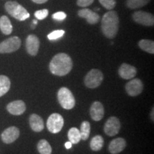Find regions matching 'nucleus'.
<instances>
[{"mask_svg":"<svg viewBox=\"0 0 154 154\" xmlns=\"http://www.w3.org/2000/svg\"><path fill=\"white\" fill-rule=\"evenodd\" d=\"M73 67L72 58L64 53H59L52 58L49 63L51 74L63 76L68 74Z\"/></svg>","mask_w":154,"mask_h":154,"instance_id":"nucleus-1","label":"nucleus"},{"mask_svg":"<svg viewBox=\"0 0 154 154\" xmlns=\"http://www.w3.org/2000/svg\"><path fill=\"white\" fill-rule=\"evenodd\" d=\"M119 16L114 11H108L101 19V29L106 37L113 38L119 29Z\"/></svg>","mask_w":154,"mask_h":154,"instance_id":"nucleus-2","label":"nucleus"},{"mask_svg":"<svg viewBox=\"0 0 154 154\" xmlns=\"http://www.w3.org/2000/svg\"><path fill=\"white\" fill-rule=\"evenodd\" d=\"M5 7L9 15L19 21H24L30 17L27 10L17 2H7Z\"/></svg>","mask_w":154,"mask_h":154,"instance_id":"nucleus-3","label":"nucleus"},{"mask_svg":"<svg viewBox=\"0 0 154 154\" xmlns=\"http://www.w3.org/2000/svg\"><path fill=\"white\" fill-rule=\"evenodd\" d=\"M58 101L60 105L66 110H70L74 107L76 101L72 91L66 87H62L59 90L57 94Z\"/></svg>","mask_w":154,"mask_h":154,"instance_id":"nucleus-4","label":"nucleus"},{"mask_svg":"<svg viewBox=\"0 0 154 154\" xmlns=\"http://www.w3.org/2000/svg\"><path fill=\"white\" fill-rule=\"evenodd\" d=\"M103 80V75L99 69H94L86 74L84 79V84L86 87L96 88L101 85Z\"/></svg>","mask_w":154,"mask_h":154,"instance_id":"nucleus-5","label":"nucleus"},{"mask_svg":"<svg viewBox=\"0 0 154 154\" xmlns=\"http://www.w3.org/2000/svg\"><path fill=\"white\" fill-rule=\"evenodd\" d=\"M21 39L18 36H12L0 43V54H9L16 51L21 47Z\"/></svg>","mask_w":154,"mask_h":154,"instance_id":"nucleus-6","label":"nucleus"},{"mask_svg":"<svg viewBox=\"0 0 154 154\" xmlns=\"http://www.w3.org/2000/svg\"><path fill=\"white\" fill-rule=\"evenodd\" d=\"M63 124L64 121L62 116L57 113H52L47 119V129L52 134H57L62 129Z\"/></svg>","mask_w":154,"mask_h":154,"instance_id":"nucleus-7","label":"nucleus"},{"mask_svg":"<svg viewBox=\"0 0 154 154\" xmlns=\"http://www.w3.org/2000/svg\"><path fill=\"white\" fill-rule=\"evenodd\" d=\"M121 128L120 121L115 116H111L106 122L104 125V132L109 136H114L119 134Z\"/></svg>","mask_w":154,"mask_h":154,"instance_id":"nucleus-8","label":"nucleus"},{"mask_svg":"<svg viewBox=\"0 0 154 154\" xmlns=\"http://www.w3.org/2000/svg\"><path fill=\"white\" fill-rule=\"evenodd\" d=\"M133 19L138 24L144 25V26H153L154 24L153 15L146 11H136L133 14Z\"/></svg>","mask_w":154,"mask_h":154,"instance_id":"nucleus-9","label":"nucleus"},{"mask_svg":"<svg viewBox=\"0 0 154 154\" xmlns=\"http://www.w3.org/2000/svg\"><path fill=\"white\" fill-rule=\"evenodd\" d=\"M143 84L139 79H134L126 84V93L131 96H136L141 94Z\"/></svg>","mask_w":154,"mask_h":154,"instance_id":"nucleus-10","label":"nucleus"},{"mask_svg":"<svg viewBox=\"0 0 154 154\" xmlns=\"http://www.w3.org/2000/svg\"><path fill=\"white\" fill-rule=\"evenodd\" d=\"M19 130L16 126H11L7 128L2 132L1 138L5 143L9 144L13 143L19 136Z\"/></svg>","mask_w":154,"mask_h":154,"instance_id":"nucleus-11","label":"nucleus"},{"mask_svg":"<svg viewBox=\"0 0 154 154\" xmlns=\"http://www.w3.org/2000/svg\"><path fill=\"white\" fill-rule=\"evenodd\" d=\"M40 42L38 38L34 34H30L26 39V49L29 54L36 56L39 49Z\"/></svg>","mask_w":154,"mask_h":154,"instance_id":"nucleus-12","label":"nucleus"},{"mask_svg":"<svg viewBox=\"0 0 154 154\" xmlns=\"http://www.w3.org/2000/svg\"><path fill=\"white\" fill-rule=\"evenodd\" d=\"M7 111L14 116L22 115L26 111V104L22 100H17L9 103L7 106Z\"/></svg>","mask_w":154,"mask_h":154,"instance_id":"nucleus-13","label":"nucleus"},{"mask_svg":"<svg viewBox=\"0 0 154 154\" xmlns=\"http://www.w3.org/2000/svg\"><path fill=\"white\" fill-rule=\"evenodd\" d=\"M118 72L119 76L124 79H131L134 78L137 71H136V67L128 64V63H124L119 67Z\"/></svg>","mask_w":154,"mask_h":154,"instance_id":"nucleus-14","label":"nucleus"},{"mask_svg":"<svg viewBox=\"0 0 154 154\" xmlns=\"http://www.w3.org/2000/svg\"><path fill=\"white\" fill-rule=\"evenodd\" d=\"M90 114L91 119L95 121L101 120L104 116V108L99 101H95L90 108Z\"/></svg>","mask_w":154,"mask_h":154,"instance_id":"nucleus-15","label":"nucleus"},{"mask_svg":"<svg viewBox=\"0 0 154 154\" xmlns=\"http://www.w3.org/2000/svg\"><path fill=\"white\" fill-rule=\"evenodd\" d=\"M126 142L124 138H117L111 140L109 146V151L111 154H118L124 150Z\"/></svg>","mask_w":154,"mask_h":154,"instance_id":"nucleus-16","label":"nucleus"},{"mask_svg":"<svg viewBox=\"0 0 154 154\" xmlns=\"http://www.w3.org/2000/svg\"><path fill=\"white\" fill-rule=\"evenodd\" d=\"M78 15L80 17L86 19L88 24H95L99 21V15L89 9H81L78 11Z\"/></svg>","mask_w":154,"mask_h":154,"instance_id":"nucleus-17","label":"nucleus"},{"mask_svg":"<svg viewBox=\"0 0 154 154\" xmlns=\"http://www.w3.org/2000/svg\"><path fill=\"white\" fill-rule=\"evenodd\" d=\"M29 125L32 129L35 132H40L44 129V121L39 116L33 113L29 117Z\"/></svg>","mask_w":154,"mask_h":154,"instance_id":"nucleus-18","label":"nucleus"},{"mask_svg":"<svg viewBox=\"0 0 154 154\" xmlns=\"http://www.w3.org/2000/svg\"><path fill=\"white\" fill-rule=\"evenodd\" d=\"M0 30L5 35H9L12 32L13 26L10 20L7 16L0 17Z\"/></svg>","mask_w":154,"mask_h":154,"instance_id":"nucleus-19","label":"nucleus"},{"mask_svg":"<svg viewBox=\"0 0 154 154\" xmlns=\"http://www.w3.org/2000/svg\"><path fill=\"white\" fill-rule=\"evenodd\" d=\"M11 86L9 79L5 75H0V97L9 91Z\"/></svg>","mask_w":154,"mask_h":154,"instance_id":"nucleus-20","label":"nucleus"},{"mask_svg":"<svg viewBox=\"0 0 154 154\" xmlns=\"http://www.w3.org/2000/svg\"><path fill=\"white\" fill-rule=\"evenodd\" d=\"M103 143H104V140L103 137L100 135H97L91 139L90 142V147L92 151H99L103 146Z\"/></svg>","mask_w":154,"mask_h":154,"instance_id":"nucleus-21","label":"nucleus"},{"mask_svg":"<svg viewBox=\"0 0 154 154\" xmlns=\"http://www.w3.org/2000/svg\"><path fill=\"white\" fill-rule=\"evenodd\" d=\"M138 46L143 51H146V52L152 54H154V42L152 40L149 39H142L138 42Z\"/></svg>","mask_w":154,"mask_h":154,"instance_id":"nucleus-22","label":"nucleus"},{"mask_svg":"<svg viewBox=\"0 0 154 154\" xmlns=\"http://www.w3.org/2000/svg\"><path fill=\"white\" fill-rule=\"evenodd\" d=\"M37 149L40 154H51L52 149L49 142L45 139H42L37 144Z\"/></svg>","mask_w":154,"mask_h":154,"instance_id":"nucleus-23","label":"nucleus"},{"mask_svg":"<svg viewBox=\"0 0 154 154\" xmlns=\"http://www.w3.org/2000/svg\"><path fill=\"white\" fill-rule=\"evenodd\" d=\"M68 138L69 141L72 144H76L82 140L81 138L80 131L78 128H72L68 132Z\"/></svg>","mask_w":154,"mask_h":154,"instance_id":"nucleus-24","label":"nucleus"},{"mask_svg":"<svg viewBox=\"0 0 154 154\" xmlns=\"http://www.w3.org/2000/svg\"><path fill=\"white\" fill-rule=\"evenodd\" d=\"M90 124L88 121H83L82 124H81V128H80V134L81 138L82 140H86L88 138L90 134Z\"/></svg>","mask_w":154,"mask_h":154,"instance_id":"nucleus-25","label":"nucleus"},{"mask_svg":"<svg viewBox=\"0 0 154 154\" xmlns=\"http://www.w3.org/2000/svg\"><path fill=\"white\" fill-rule=\"evenodd\" d=\"M149 2L150 0H127L126 5L128 8L134 9L143 7Z\"/></svg>","mask_w":154,"mask_h":154,"instance_id":"nucleus-26","label":"nucleus"},{"mask_svg":"<svg viewBox=\"0 0 154 154\" xmlns=\"http://www.w3.org/2000/svg\"><path fill=\"white\" fill-rule=\"evenodd\" d=\"M99 2L104 8L109 10L113 9L116 5V0H99Z\"/></svg>","mask_w":154,"mask_h":154,"instance_id":"nucleus-27","label":"nucleus"},{"mask_svg":"<svg viewBox=\"0 0 154 154\" xmlns=\"http://www.w3.org/2000/svg\"><path fill=\"white\" fill-rule=\"evenodd\" d=\"M64 34L65 32L63 30H56L52 32H51L49 34H48L47 37L49 40H51V41H52V40H56L62 37Z\"/></svg>","mask_w":154,"mask_h":154,"instance_id":"nucleus-28","label":"nucleus"},{"mask_svg":"<svg viewBox=\"0 0 154 154\" xmlns=\"http://www.w3.org/2000/svg\"><path fill=\"white\" fill-rule=\"evenodd\" d=\"M49 14V11L47 9H42V10H38L35 11L34 16L37 19L39 20H43L48 16Z\"/></svg>","mask_w":154,"mask_h":154,"instance_id":"nucleus-29","label":"nucleus"},{"mask_svg":"<svg viewBox=\"0 0 154 154\" xmlns=\"http://www.w3.org/2000/svg\"><path fill=\"white\" fill-rule=\"evenodd\" d=\"M66 14L63 11H58L52 15V18L57 21H63L66 19Z\"/></svg>","mask_w":154,"mask_h":154,"instance_id":"nucleus-30","label":"nucleus"},{"mask_svg":"<svg viewBox=\"0 0 154 154\" xmlns=\"http://www.w3.org/2000/svg\"><path fill=\"white\" fill-rule=\"evenodd\" d=\"M94 0H77V5L79 7H86L91 5Z\"/></svg>","mask_w":154,"mask_h":154,"instance_id":"nucleus-31","label":"nucleus"},{"mask_svg":"<svg viewBox=\"0 0 154 154\" xmlns=\"http://www.w3.org/2000/svg\"><path fill=\"white\" fill-rule=\"evenodd\" d=\"M48 0H32V2L36 4H44L47 2Z\"/></svg>","mask_w":154,"mask_h":154,"instance_id":"nucleus-32","label":"nucleus"},{"mask_svg":"<svg viewBox=\"0 0 154 154\" xmlns=\"http://www.w3.org/2000/svg\"><path fill=\"white\" fill-rule=\"evenodd\" d=\"M65 147H66L67 149H71V148L72 147V143H71L70 141H69V142H66V143H65Z\"/></svg>","mask_w":154,"mask_h":154,"instance_id":"nucleus-33","label":"nucleus"},{"mask_svg":"<svg viewBox=\"0 0 154 154\" xmlns=\"http://www.w3.org/2000/svg\"><path fill=\"white\" fill-rule=\"evenodd\" d=\"M37 24H38V22H37V21L36 20V19H34V20H33V24L36 25Z\"/></svg>","mask_w":154,"mask_h":154,"instance_id":"nucleus-34","label":"nucleus"},{"mask_svg":"<svg viewBox=\"0 0 154 154\" xmlns=\"http://www.w3.org/2000/svg\"><path fill=\"white\" fill-rule=\"evenodd\" d=\"M153 112H154V111L153 109V110H152V116H151V119H152V120H153Z\"/></svg>","mask_w":154,"mask_h":154,"instance_id":"nucleus-35","label":"nucleus"}]
</instances>
